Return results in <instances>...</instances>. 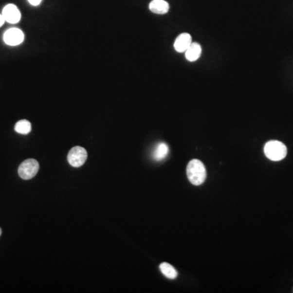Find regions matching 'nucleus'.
I'll use <instances>...</instances> for the list:
<instances>
[{
  "label": "nucleus",
  "mask_w": 293,
  "mask_h": 293,
  "mask_svg": "<svg viewBox=\"0 0 293 293\" xmlns=\"http://www.w3.org/2000/svg\"><path fill=\"white\" fill-rule=\"evenodd\" d=\"M160 270L162 271V273L164 275L166 278H170V279H174L178 276V272L174 269V266L167 262H163L160 265Z\"/></svg>",
  "instance_id": "nucleus-11"
},
{
  "label": "nucleus",
  "mask_w": 293,
  "mask_h": 293,
  "mask_svg": "<svg viewBox=\"0 0 293 293\" xmlns=\"http://www.w3.org/2000/svg\"><path fill=\"white\" fill-rule=\"evenodd\" d=\"M42 0H28V2L33 6H38L39 5Z\"/></svg>",
  "instance_id": "nucleus-13"
},
{
  "label": "nucleus",
  "mask_w": 293,
  "mask_h": 293,
  "mask_svg": "<svg viewBox=\"0 0 293 293\" xmlns=\"http://www.w3.org/2000/svg\"><path fill=\"white\" fill-rule=\"evenodd\" d=\"M39 169V164L35 159L25 160L19 166L18 174L19 176L25 180H29L37 174Z\"/></svg>",
  "instance_id": "nucleus-3"
},
{
  "label": "nucleus",
  "mask_w": 293,
  "mask_h": 293,
  "mask_svg": "<svg viewBox=\"0 0 293 293\" xmlns=\"http://www.w3.org/2000/svg\"><path fill=\"white\" fill-rule=\"evenodd\" d=\"M5 22V20H4L3 15H2V13H1V14H0V27H1V26H3V24H4Z\"/></svg>",
  "instance_id": "nucleus-14"
},
{
  "label": "nucleus",
  "mask_w": 293,
  "mask_h": 293,
  "mask_svg": "<svg viewBox=\"0 0 293 293\" xmlns=\"http://www.w3.org/2000/svg\"><path fill=\"white\" fill-rule=\"evenodd\" d=\"M87 159V150L82 146H76L73 147L68 154V162L73 167L82 166Z\"/></svg>",
  "instance_id": "nucleus-4"
},
{
  "label": "nucleus",
  "mask_w": 293,
  "mask_h": 293,
  "mask_svg": "<svg viewBox=\"0 0 293 293\" xmlns=\"http://www.w3.org/2000/svg\"><path fill=\"white\" fill-rule=\"evenodd\" d=\"M264 152L269 160L273 162H278L285 158L288 153V149L285 144H283L282 142L271 140L267 142L264 146Z\"/></svg>",
  "instance_id": "nucleus-2"
},
{
  "label": "nucleus",
  "mask_w": 293,
  "mask_h": 293,
  "mask_svg": "<svg viewBox=\"0 0 293 293\" xmlns=\"http://www.w3.org/2000/svg\"><path fill=\"white\" fill-rule=\"evenodd\" d=\"M186 175L191 183L199 186L205 181L206 169L200 160H191L186 167Z\"/></svg>",
  "instance_id": "nucleus-1"
},
{
  "label": "nucleus",
  "mask_w": 293,
  "mask_h": 293,
  "mask_svg": "<svg viewBox=\"0 0 293 293\" xmlns=\"http://www.w3.org/2000/svg\"><path fill=\"white\" fill-rule=\"evenodd\" d=\"M4 20L10 24H17L19 22L21 18V14L18 7L15 4L10 3L6 5L2 13Z\"/></svg>",
  "instance_id": "nucleus-6"
},
{
  "label": "nucleus",
  "mask_w": 293,
  "mask_h": 293,
  "mask_svg": "<svg viewBox=\"0 0 293 293\" xmlns=\"http://www.w3.org/2000/svg\"><path fill=\"white\" fill-rule=\"evenodd\" d=\"M1 234H2V230L0 228V236H1Z\"/></svg>",
  "instance_id": "nucleus-15"
},
{
  "label": "nucleus",
  "mask_w": 293,
  "mask_h": 293,
  "mask_svg": "<svg viewBox=\"0 0 293 293\" xmlns=\"http://www.w3.org/2000/svg\"><path fill=\"white\" fill-rule=\"evenodd\" d=\"M185 57L190 62H194L198 60L202 53V47L197 42H191L190 47L185 52Z\"/></svg>",
  "instance_id": "nucleus-8"
},
{
  "label": "nucleus",
  "mask_w": 293,
  "mask_h": 293,
  "mask_svg": "<svg viewBox=\"0 0 293 293\" xmlns=\"http://www.w3.org/2000/svg\"><path fill=\"white\" fill-rule=\"evenodd\" d=\"M192 42L191 35L187 33H183L179 35L175 39L174 47L176 52L179 53H183L186 52V49L190 47Z\"/></svg>",
  "instance_id": "nucleus-7"
},
{
  "label": "nucleus",
  "mask_w": 293,
  "mask_h": 293,
  "mask_svg": "<svg viewBox=\"0 0 293 293\" xmlns=\"http://www.w3.org/2000/svg\"><path fill=\"white\" fill-rule=\"evenodd\" d=\"M149 9L152 13L163 15L169 12V5L165 0H152L149 4Z\"/></svg>",
  "instance_id": "nucleus-9"
},
{
  "label": "nucleus",
  "mask_w": 293,
  "mask_h": 293,
  "mask_svg": "<svg viewBox=\"0 0 293 293\" xmlns=\"http://www.w3.org/2000/svg\"><path fill=\"white\" fill-rule=\"evenodd\" d=\"M25 39V35L22 30L18 28L8 29L3 35V41L8 46H18Z\"/></svg>",
  "instance_id": "nucleus-5"
},
{
  "label": "nucleus",
  "mask_w": 293,
  "mask_h": 293,
  "mask_svg": "<svg viewBox=\"0 0 293 293\" xmlns=\"http://www.w3.org/2000/svg\"><path fill=\"white\" fill-rule=\"evenodd\" d=\"M31 123L27 120H20L15 125V130L18 134H28L31 131Z\"/></svg>",
  "instance_id": "nucleus-12"
},
{
  "label": "nucleus",
  "mask_w": 293,
  "mask_h": 293,
  "mask_svg": "<svg viewBox=\"0 0 293 293\" xmlns=\"http://www.w3.org/2000/svg\"><path fill=\"white\" fill-rule=\"evenodd\" d=\"M169 153V146L165 143H160L157 144L154 152H153V158L156 161H162L168 156Z\"/></svg>",
  "instance_id": "nucleus-10"
}]
</instances>
